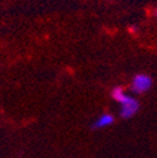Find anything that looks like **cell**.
Instances as JSON below:
<instances>
[{
	"label": "cell",
	"instance_id": "cell-3",
	"mask_svg": "<svg viewBox=\"0 0 157 158\" xmlns=\"http://www.w3.org/2000/svg\"><path fill=\"white\" fill-rule=\"evenodd\" d=\"M113 122H114L113 115H111V114H103V115H101V117L98 118V119L92 124V128H93V129L104 128V127H107V126H111Z\"/></svg>",
	"mask_w": 157,
	"mask_h": 158
},
{
	"label": "cell",
	"instance_id": "cell-1",
	"mask_svg": "<svg viewBox=\"0 0 157 158\" xmlns=\"http://www.w3.org/2000/svg\"><path fill=\"white\" fill-rule=\"evenodd\" d=\"M152 87V78L147 74H137L132 81V92L136 94H142L150 90Z\"/></svg>",
	"mask_w": 157,
	"mask_h": 158
},
{
	"label": "cell",
	"instance_id": "cell-2",
	"mask_svg": "<svg viewBox=\"0 0 157 158\" xmlns=\"http://www.w3.org/2000/svg\"><path fill=\"white\" fill-rule=\"evenodd\" d=\"M138 109H140V103L137 102L134 98L128 95V98L122 103V108H121L120 114H121L122 118L127 119V118L133 117L137 112H138Z\"/></svg>",
	"mask_w": 157,
	"mask_h": 158
},
{
	"label": "cell",
	"instance_id": "cell-5",
	"mask_svg": "<svg viewBox=\"0 0 157 158\" xmlns=\"http://www.w3.org/2000/svg\"><path fill=\"white\" fill-rule=\"evenodd\" d=\"M156 16H157V10H156Z\"/></svg>",
	"mask_w": 157,
	"mask_h": 158
},
{
	"label": "cell",
	"instance_id": "cell-4",
	"mask_svg": "<svg viewBox=\"0 0 157 158\" xmlns=\"http://www.w3.org/2000/svg\"><path fill=\"white\" fill-rule=\"evenodd\" d=\"M112 98H113L114 101H117L118 103L122 104V103L127 99V98H128V95L123 92V89H122L121 87H116V88L112 90Z\"/></svg>",
	"mask_w": 157,
	"mask_h": 158
}]
</instances>
